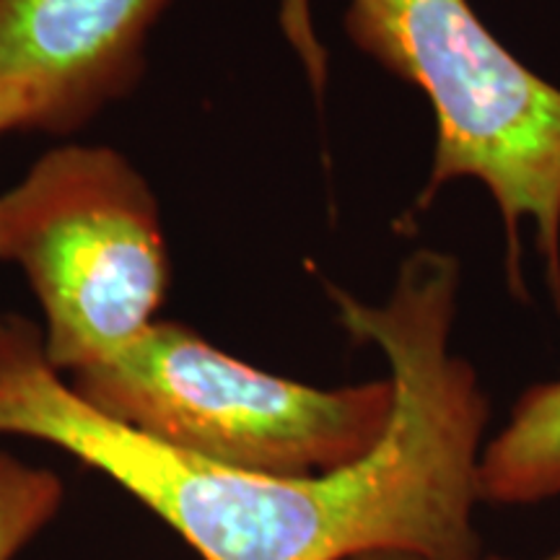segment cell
I'll list each match as a JSON object with an SVG mask.
<instances>
[{
	"label": "cell",
	"mask_w": 560,
	"mask_h": 560,
	"mask_svg": "<svg viewBox=\"0 0 560 560\" xmlns=\"http://www.w3.org/2000/svg\"><path fill=\"white\" fill-rule=\"evenodd\" d=\"M283 24L289 34L312 32L310 0H285ZM342 24L363 55L433 109V164L410 213L429 210L450 182H480L506 229L509 289L527 299L529 221L560 312V89L509 52L467 0H348Z\"/></svg>",
	"instance_id": "1"
},
{
	"label": "cell",
	"mask_w": 560,
	"mask_h": 560,
	"mask_svg": "<svg viewBox=\"0 0 560 560\" xmlns=\"http://www.w3.org/2000/svg\"><path fill=\"white\" fill-rule=\"evenodd\" d=\"M83 402L192 457L265 478H317L366 457L395 412L392 380L322 389L159 319L115 359L66 376Z\"/></svg>",
	"instance_id": "2"
},
{
	"label": "cell",
	"mask_w": 560,
	"mask_h": 560,
	"mask_svg": "<svg viewBox=\"0 0 560 560\" xmlns=\"http://www.w3.org/2000/svg\"><path fill=\"white\" fill-rule=\"evenodd\" d=\"M0 262L24 272L62 376L130 348L170 289L156 195L109 145L62 143L0 190Z\"/></svg>",
	"instance_id": "3"
},
{
	"label": "cell",
	"mask_w": 560,
	"mask_h": 560,
	"mask_svg": "<svg viewBox=\"0 0 560 560\" xmlns=\"http://www.w3.org/2000/svg\"><path fill=\"white\" fill-rule=\"evenodd\" d=\"M172 0H0V81L42 94L39 128L70 132L128 96Z\"/></svg>",
	"instance_id": "4"
},
{
	"label": "cell",
	"mask_w": 560,
	"mask_h": 560,
	"mask_svg": "<svg viewBox=\"0 0 560 560\" xmlns=\"http://www.w3.org/2000/svg\"><path fill=\"white\" fill-rule=\"evenodd\" d=\"M560 495V380L529 387L509 423L482 446L478 499L532 506Z\"/></svg>",
	"instance_id": "5"
},
{
	"label": "cell",
	"mask_w": 560,
	"mask_h": 560,
	"mask_svg": "<svg viewBox=\"0 0 560 560\" xmlns=\"http://www.w3.org/2000/svg\"><path fill=\"white\" fill-rule=\"evenodd\" d=\"M66 503V486L47 467L0 452V560H16Z\"/></svg>",
	"instance_id": "6"
},
{
	"label": "cell",
	"mask_w": 560,
	"mask_h": 560,
	"mask_svg": "<svg viewBox=\"0 0 560 560\" xmlns=\"http://www.w3.org/2000/svg\"><path fill=\"white\" fill-rule=\"evenodd\" d=\"M42 94L30 81H0V136L9 130H37Z\"/></svg>",
	"instance_id": "7"
},
{
	"label": "cell",
	"mask_w": 560,
	"mask_h": 560,
	"mask_svg": "<svg viewBox=\"0 0 560 560\" xmlns=\"http://www.w3.org/2000/svg\"><path fill=\"white\" fill-rule=\"evenodd\" d=\"M346 560H429V558L418 556V552H410V550H366V552H359V556H350Z\"/></svg>",
	"instance_id": "8"
},
{
	"label": "cell",
	"mask_w": 560,
	"mask_h": 560,
	"mask_svg": "<svg viewBox=\"0 0 560 560\" xmlns=\"http://www.w3.org/2000/svg\"><path fill=\"white\" fill-rule=\"evenodd\" d=\"M482 560H527V558H511V556H486ZM532 560H560V548L548 552V556L542 558H532Z\"/></svg>",
	"instance_id": "9"
}]
</instances>
